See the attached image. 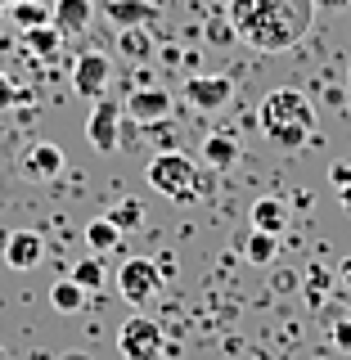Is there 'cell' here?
Instances as JSON below:
<instances>
[{
  "instance_id": "1",
  "label": "cell",
  "mask_w": 351,
  "mask_h": 360,
  "mask_svg": "<svg viewBox=\"0 0 351 360\" xmlns=\"http://www.w3.org/2000/svg\"><path fill=\"white\" fill-rule=\"evenodd\" d=\"M315 5L311 0H230V27L253 50L279 54L293 50L311 27Z\"/></svg>"
},
{
  "instance_id": "2",
  "label": "cell",
  "mask_w": 351,
  "mask_h": 360,
  "mask_svg": "<svg viewBox=\"0 0 351 360\" xmlns=\"http://www.w3.org/2000/svg\"><path fill=\"white\" fill-rule=\"evenodd\" d=\"M257 127H262V135L270 144H279V149H307L311 135H315V104L302 90L279 86L262 99Z\"/></svg>"
},
{
  "instance_id": "3",
  "label": "cell",
  "mask_w": 351,
  "mask_h": 360,
  "mask_svg": "<svg viewBox=\"0 0 351 360\" xmlns=\"http://www.w3.org/2000/svg\"><path fill=\"white\" fill-rule=\"evenodd\" d=\"M144 180H149L153 194H162V198H172V202H198L203 198L198 162L189 153H180V149L158 153L153 162H149V172H144Z\"/></svg>"
},
{
  "instance_id": "4",
  "label": "cell",
  "mask_w": 351,
  "mask_h": 360,
  "mask_svg": "<svg viewBox=\"0 0 351 360\" xmlns=\"http://www.w3.org/2000/svg\"><path fill=\"white\" fill-rule=\"evenodd\" d=\"M117 352H122V360H162V352H167L162 324H158L153 315L135 311L131 320L117 329Z\"/></svg>"
},
{
  "instance_id": "5",
  "label": "cell",
  "mask_w": 351,
  "mask_h": 360,
  "mask_svg": "<svg viewBox=\"0 0 351 360\" xmlns=\"http://www.w3.org/2000/svg\"><path fill=\"white\" fill-rule=\"evenodd\" d=\"M158 288H162V266L149 262V257H131V262L117 266V292L131 302V307H144V302H153Z\"/></svg>"
},
{
  "instance_id": "6",
  "label": "cell",
  "mask_w": 351,
  "mask_h": 360,
  "mask_svg": "<svg viewBox=\"0 0 351 360\" xmlns=\"http://www.w3.org/2000/svg\"><path fill=\"white\" fill-rule=\"evenodd\" d=\"M86 144L95 153H117L122 149V104L117 99H95V108H90L86 117Z\"/></svg>"
},
{
  "instance_id": "7",
  "label": "cell",
  "mask_w": 351,
  "mask_h": 360,
  "mask_svg": "<svg viewBox=\"0 0 351 360\" xmlns=\"http://www.w3.org/2000/svg\"><path fill=\"white\" fill-rule=\"evenodd\" d=\"M113 82V59L104 50H86V54H77V63H72V90L82 99H104V90Z\"/></svg>"
},
{
  "instance_id": "8",
  "label": "cell",
  "mask_w": 351,
  "mask_h": 360,
  "mask_svg": "<svg viewBox=\"0 0 351 360\" xmlns=\"http://www.w3.org/2000/svg\"><path fill=\"white\" fill-rule=\"evenodd\" d=\"M180 95H185L194 108L217 112V108H225V104L234 99V82H230L225 72H189L185 86H180Z\"/></svg>"
},
{
  "instance_id": "9",
  "label": "cell",
  "mask_w": 351,
  "mask_h": 360,
  "mask_svg": "<svg viewBox=\"0 0 351 360\" xmlns=\"http://www.w3.org/2000/svg\"><path fill=\"white\" fill-rule=\"evenodd\" d=\"M18 167H23V176H27V180L45 185V180H59L63 176L68 158H63V149L54 140H37V144H27V153H23Z\"/></svg>"
},
{
  "instance_id": "10",
  "label": "cell",
  "mask_w": 351,
  "mask_h": 360,
  "mask_svg": "<svg viewBox=\"0 0 351 360\" xmlns=\"http://www.w3.org/2000/svg\"><path fill=\"white\" fill-rule=\"evenodd\" d=\"M122 112H131L140 127L167 122V117H172V90H162V86H140V90H131V95H127Z\"/></svg>"
},
{
  "instance_id": "11",
  "label": "cell",
  "mask_w": 351,
  "mask_h": 360,
  "mask_svg": "<svg viewBox=\"0 0 351 360\" xmlns=\"http://www.w3.org/2000/svg\"><path fill=\"white\" fill-rule=\"evenodd\" d=\"M158 0H104V18L113 22V27H153L158 22Z\"/></svg>"
},
{
  "instance_id": "12",
  "label": "cell",
  "mask_w": 351,
  "mask_h": 360,
  "mask_svg": "<svg viewBox=\"0 0 351 360\" xmlns=\"http://www.w3.org/2000/svg\"><path fill=\"white\" fill-rule=\"evenodd\" d=\"M41 257H45V243H41L37 230L5 234V266L9 270H32V266H41Z\"/></svg>"
},
{
  "instance_id": "13",
  "label": "cell",
  "mask_w": 351,
  "mask_h": 360,
  "mask_svg": "<svg viewBox=\"0 0 351 360\" xmlns=\"http://www.w3.org/2000/svg\"><path fill=\"white\" fill-rule=\"evenodd\" d=\"M90 14H95V0H54L50 5V22L63 37H82L90 27Z\"/></svg>"
},
{
  "instance_id": "14",
  "label": "cell",
  "mask_w": 351,
  "mask_h": 360,
  "mask_svg": "<svg viewBox=\"0 0 351 360\" xmlns=\"http://www.w3.org/2000/svg\"><path fill=\"white\" fill-rule=\"evenodd\" d=\"M253 230L279 234V239H284V230H288V202L284 198H257L253 202Z\"/></svg>"
},
{
  "instance_id": "15",
  "label": "cell",
  "mask_w": 351,
  "mask_h": 360,
  "mask_svg": "<svg viewBox=\"0 0 351 360\" xmlns=\"http://www.w3.org/2000/svg\"><path fill=\"white\" fill-rule=\"evenodd\" d=\"M203 162H208L212 172H230V167L239 162V144H234L230 135H208V140H203Z\"/></svg>"
},
{
  "instance_id": "16",
  "label": "cell",
  "mask_w": 351,
  "mask_h": 360,
  "mask_svg": "<svg viewBox=\"0 0 351 360\" xmlns=\"http://www.w3.org/2000/svg\"><path fill=\"white\" fill-rule=\"evenodd\" d=\"M23 41H27V50L37 54V59H45V63H50L54 54L63 50V41H68V37H63L59 27H54V22H45V27H32V32H23Z\"/></svg>"
},
{
  "instance_id": "17",
  "label": "cell",
  "mask_w": 351,
  "mask_h": 360,
  "mask_svg": "<svg viewBox=\"0 0 351 360\" xmlns=\"http://www.w3.org/2000/svg\"><path fill=\"white\" fill-rule=\"evenodd\" d=\"M117 54H122V59H131V63H144V59L153 54L149 27H122V32H117Z\"/></svg>"
},
{
  "instance_id": "18",
  "label": "cell",
  "mask_w": 351,
  "mask_h": 360,
  "mask_svg": "<svg viewBox=\"0 0 351 360\" xmlns=\"http://www.w3.org/2000/svg\"><path fill=\"white\" fill-rule=\"evenodd\" d=\"M117 243H122V230H117V225H113L108 217H95V221L86 225V248H90L95 257L117 252Z\"/></svg>"
},
{
  "instance_id": "19",
  "label": "cell",
  "mask_w": 351,
  "mask_h": 360,
  "mask_svg": "<svg viewBox=\"0 0 351 360\" xmlns=\"http://www.w3.org/2000/svg\"><path fill=\"white\" fill-rule=\"evenodd\" d=\"M275 257H279V234H262V230L248 234V243H243V262H253V266H270Z\"/></svg>"
},
{
  "instance_id": "20",
  "label": "cell",
  "mask_w": 351,
  "mask_h": 360,
  "mask_svg": "<svg viewBox=\"0 0 351 360\" xmlns=\"http://www.w3.org/2000/svg\"><path fill=\"white\" fill-rule=\"evenodd\" d=\"M86 297H90V292L82 284H72V279H59V284L50 288V307L63 311V315H77V311L86 307Z\"/></svg>"
},
{
  "instance_id": "21",
  "label": "cell",
  "mask_w": 351,
  "mask_h": 360,
  "mask_svg": "<svg viewBox=\"0 0 351 360\" xmlns=\"http://www.w3.org/2000/svg\"><path fill=\"white\" fill-rule=\"evenodd\" d=\"M104 275H108V270H104V257L90 252V257H82V262L72 266V275H68V279H72V284H82L86 292H95V288H104Z\"/></svg>"
},
{
  "instance_id": "22",
  "label": "cell",
  "mask_w": 351,
  "mask_h": 360,
  "mask_svg": "<svg viewBox=\"0 0 351 360\" xmlns=\"http://www.w3.org/2000/svg\"><path fill=\"white\" fill-rule=\"evenodd\" d=\"M9 18H14L23 32L45 27V22H50V5H41V0H14V5H9Z\"/></svg>"
},
{
  "instance_id": "23",
  "label": "cell",
  "mask_w": 351,
  "mask_h": 360,
  "mask_svg": "<svg viewBox=\"0 0 351 360\" xmlns=\"http://www.w3.org/2000/svg\"><path fill=\"white\" fill-rule=\"evenodd\" d=\"M104 217H108L113 225H117L122 234H127V230H140V221H144V207H140L135 198H122V202H113V207L104 212Z\"/></svg>"
},
{
  "instance_id": "24",
  "label": "cell",
  "mask_w": 351,
  "mask_h": 360,
  "mask_svg": "<svg viewBox=\"0 0 351 360\" xmlns=\"http://www.w3.org/2000/svg\"><path fill=\"white\" fill-rule=\"evenodd\" d=\"M329 284H333V275L324 266H311L307 270V302H311V307H320V302L329 297Z\"/></svg>"
},
{
  "instance_id": "25",
  "label": "cell",
  "mask_w": 351,
  "mask_h": 360,
  "mask_svg": "<svg viewBox=\"0 0 351 360\" xmlns=\"http://www.w3.org/2000/svg\"><path fill=\"white\" fill-rule=\"evenodd\" d=\"M329 342L338 347V352H347V356H351V315H338V320H333Z\"/></svg>"
},
{
  "instance_id": "26",
  "label": "cell",
  "mask_w": 351,
  "mask_h": 360,
  "mask_svg": "<svg viewBox=\"0 0 351 360\" xmlns=\"http://www.w3.org/2000/svg\"><path fill=\"white\" fill-rule=\"evenodd\" d=\"M23 99H27V95H23V86H14L5 72H0V108H14V104H23Z\"/></svg>"
},
{
  "instance_id": "27",
  "label": "cell",
  "mask_w": 351,
  "mask_h": 360,
  "mask_svg": "<svg viewBox=\"0 0 351 360\" xmlns=\"http://www.w3.org/2000/svg\"><path fill=\"white\" fill-rule=\"evenodd\" d=\"M329 180H333V189H347L351 185V162H333L329 167Z\"/></svg>"
},
{
  "instance_id": "28",
  "label": "cell",
  "mask_w": 351,
  "mask_h": 360,
  "mask_svg": "<svg viewBox=\"0 0 351 360\" xmlns=\"http://www.w3.org/2000/svg\"><path fill=\"white\" fill-rule=\"evenodd\" d=\"M315 9H347V0H311Z\"/></svg>"
},
{
  "instance_id": "29",
  "label": "cell",
  "mask_w": 351,
  "mask_h": 360,
  "mask_svg": "<svg viewBox=\"0 0 351 360\" xmlns=\"http://www.w3.org/2000/svg\"><path fill=\"white\" fill-rule=\"evenodd\" d=\"M338 279H343V284L351 288V257H347V262H343V266H338Z\"/></svg>"
},
{
  "instance_id": "30",
  "label": "cell",
  "mask_w": 351,
  "mask_h": 360,
  "mask_svg": "<svg viewBox=\"0 0 351 360\" xmlns=\"http://www.w3.org/2000/svg\"><path fill=\"white\" fill-rule=\"evenodd\" d=\"M338 202H343V212H351V185H347V189H338Z\"/></svg>"
},
{
  "instance_id": "31",
  "label": "cell",
  "mask_w": 351,
  "mask_h": 360,
  "mask_svg": "<svg viewBox=\"0 0 351 360\" xmlns=\"http://www.w3.org/2000/svg\"><path fill=\"white\" fill-rule=\"evenodd\" d=\"M59 360H90L86 352H68V356H59Z\"/></svg>"
},
{
  "instance_id": "32",
  "label": "cell",
  "mask_w": 351,
  "mask_h": 360,
  "mask_svg": "<svg viewBox=\"0 0 351 360\" xmlns=\"http://www.w3.org/2000/svg\"><path fill=\"white\" fill-rule=\"evenodd\" d=\"M9 5H14V0H0V9H9Z\"/></svg>"
},
{
  "instance_id": "33",
  "label": "cell",
  "mask_w": 351,
  "mask_h": 360,
  "mask_svg": "<svg viewBox=\"0 0 351 360\" xmlns=\"http://www.w3.org/2000/svg\"><path fill=\"white\" fill-rule=\"evenodd\" d=\"M347 82H351V68H347Z\"/></svg>"
},
{
  "instance_id": "34",
  "label": "cell",
  "mask_w": 351,
  "mask_h": 360,
  "mask_svg": "<svg viewBox=\"0 0 351 360\" xmlns=\"http://www.w3.org/2000/svg\"><path fill=\"white\" fill-rule=\"evenodd\" d=\"M347 117H351V104H347Z\"/></svg>"
},
{
  "instance_id": "35",
  "label": "cell",
  "mask_w": 351,
  "mask_h": 360,
  "mask_svg": "<svg viewBox=\"0 0 351 360\" xmlns=\"http://www.w3.org/2000/svg\"><path fill=\"white\" fill-rule=\"evenodd\" d=\"M347 5H351V0H347Z\"/></svg>"
}]
</instances>
